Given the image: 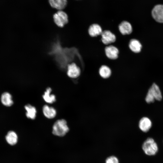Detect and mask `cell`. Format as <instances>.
<instances>
[{"instance_id": "6da1fadb", "label": "cell", "mask_w": 163, "mask_h": 163, "mask_svg": "<svg viewBox=\"0 0 163 163\" xmlns=\"http://www.w3.org/2000/svg\"><path fill=\"white\" fill-rule=\"evenodd\" d=\"M69 130L66 121L64 119H60L56 120L54 123L52 133L55 136L62 137L64 136Z\"/></svg>"}, {"instance_id": "7a4b0ae2", "label": "cell", "mask_w": 163, "mask_h": 163, "mask_svg": "<svg viewBox=\"0 0 163 163\" xmlns=\"http://www.w3.org/2000/svg\"><path fill=\"white\" fill-rule=\"evenodd\" d=\"M142 149L146 154L149 155H155L158 151L156 143L152 138H147L144 142Z\"/></svg>"}, {"instance_id": "3957f363", "label": "cell", "mask_w": 163, "mask_h": 163, "mask_svg": "<svg viewBox=\"0 0 163 163\" xmlns=\"http://www.w3.org/2000/svg\"><path fill=\"white\" fill-rule=\"evenodd\" d=\"M55 24L59 27H63L68 22V17L67 14L62 10H59L53 15Z\"/></svg>"}, {"instance_id": "277c9868", "label": "cell", "mask_w": 163, "mask_h": 163, "mask_svg": "<svg viewBox=\"0 0 163 163\" xmlns=\"http://www.w3.org/2000/svg\"><path fill=\"white\" fill-rule=\"evenodd\" d=\"M66 68L67 75L70 78H76L78 77L81 74L80 68L74 62L69 64Z\"/></svg>"}, {"instance_id": "5b68a950", "label": "cell", "mask_w": 163, "mask_h": 163, "mask_svg": "<svg viewBox=\"0 0 163 163\" xmlns=\"http://www.w3.org/2000/svg\"><path fill=\"white\" fill-rule=\"evenodd\" d=\"M152 15L156 21L160 23H163V5H155L152 10Z\"/></svg>"}, {"instance_id": "8992f818", "label": "cell", "mask_w": 163, "mask_h": 163, "mask_svg": "<svg viewBox=\"0 0 163 163\" xmlns=\"http://www.w3.org/2000/svg\"><path fill=\"white\" fill-rule=\"evenodd\" d=\"M101 35V41L105 45H108L113 43L116 40L115 35L109 30L103 31Z\"/></svg>"}, {"instance_id": "52a82bcc", "label": "cell", "mask_w": 163, "mask_h": 163, "mask_svg": "<svg viewBox=\"0 0 163 163\" xmlns=\"http://www.w3.org/2000/svg\"><path fill=\"white\" fill-rule=\"evenodd\" d=\"M139 126V129L142 132H147L151 128L152 126V122L149 118L147 117H143L140 120Z\"/></svg>"}, {"instance_id": "ba28073f", "label": "cell", "mask_w": 163, "mask_h": 163, "mask_svg": "<svg viewBox=\"0 0 163 163\" xmlns=\"http://www.w3.org/2000/svg\"><path fill=\"white\" fill-rule=\"evenodd\" d=\"M105 50L106 55L108 58L115 59L118 58L119 51L115 46L110 45L106 47Z\"/></svg>"}, {"instance_id": "9c48e42d", "label": "cell", "mask_w": 163, "mask_h": 163, "mask_svg": "<svg viewBox=\"0 0 163 163\" xmlns=\"http://www.w3.org/2000/svg\"><path fill=\"white\" fill-rule=\"evenodd\" d=\"M118 28L120 33L123 35L129 34L132 31L131 25L126 21L122 22L119 25Z\"/></svg>"}, {"instance_id": "30bf717a", "label": "cell", "mask_w": 163, "mask_h": 163, "mask_svg": "<svg viewBox=\"0 0 163 163\" xmlns=\"http://www.w3.org/2000/svg\"><path fill=\"white\" fill-rule=\"evenodd\" d=\"M50 6L59 10H62L66 7L67 0H48Z\"/></svg>"}, {"instance_id": "8fae6325", "label": "cell", "mask_w": 163, "mask_h": 163, "mask_svg": "<svg viewBox=\"0 0 163 163\" xmlns=\"http://www.w3.org/2000/svg\"><path fill=\"white\" fill-rule=\"evenodd\" d=\"M43 112L46 117L50 119L54 118L56 114V109L54 107L47 105H44L43 107Z\"/></svg>"}, {"instance_id": "7c38bea8", "label": "cell", "mask_w": 163, "mask_h": 163, "mask_svg": "<svg viewBox=\"0 0 163 163\" xmlns=\"http://www.w3.org/2000/svg\"><path fill=\"white\" fill-rule=\"evenodd\" d=\"M103 31L101 27L97 24L91 25L89 27L88 32L89 35L92 37H95L101 35Z\"/></svg>"}, {"instance_id": "4fadbf2b", "label": "cell", "mask_w": 163, "mask_h": 163, "mask_svg": "<svg viewBox=\"0 0 163 163\" xmlns=\"http://www.w3.org/2000/svg\"><path fill=\"white\" fill-rule=\"evenodd\" d=\"M149 90L150 91L155 100L160 101L162 99L161 91L158 86L155 83H153Z\"/></svg>"}, {"instance_id": "5bb4252c", "label": "cell", "mask_w": 163, "mask_h": 163, "mask_svg": "<svg viewBox=\"0 0 163 163\" xmlns=\"http://www.w3.org/2000/svg\"><path fill=\"white\" fill-rule=\"evenodd\" d=\"M51 88H48L43 95L44 101L49 104H52L56 101V96L54 94H51Z\"/></svg>"}, {"instance_id": "9a60e30c", "label": "cell", "mask_w": 163, "mask_h": 163, "mask_svg": "<svg viewBox=\"0 0 163 163\" xmlns=\"http://www.w3.org/2000/svg\"><path fill=\"white\" fill-rule=\"evenodd\" d=\"M5 139L7 142L11 145H15L18 142V136L14 131H9L5 136Z\"/></svg>"}, {"instance_id": "2e32d148", "label": "cell", "mask_w": 163, "mask_h": 163, "mask_svg": "<svg viewBox=\"0 0 163 163\" xmlns=\"http://www.w3.org/2000/svg\"><path fill=\"white\" fill-rule=\"evenodd\" d=\"M129 47L133 52L138 53L140 52L142 46L139 40L135 39H132L129 41Z\"/></svg>"}, {"instance_id": "e0dca14e", "label": "cell", "mask_w": 163, "mask_h": 163, "mask_svg": "<svg viewBox=\"0 0 163 163\" xmlns=\"http://www.w3.org/2000/svg\"><path fill=\"white\" fill-rule=\"evenodd\" d=\"M1 101L4 105L7 107L11 106L13 104L11 95L7 92H4L2 94Z\"/></svg>"}, {"instance_id": "ac0fdd59", "label": "cell", "mask_w": 163, "mask_h": 163, "mask_svg": "<svg viewBox=\"0 0 163 163\" xmlns=\"http://www.w3.org/2000/svg\"><path fill=\"white\" fill-rule=\"evenodd\" d=\"M24 108L26 111V115L27 117L32 120L34 119L37 112L36 108L30 104H28L25 106Z\"/></svg>"}, {"instance_id": "d6986e66", "label": "cell", "mask_w": 163, "mask_h": 163, "mask_svg": "<svg viewBox=\"0 0 163 163\" xmlns=\"http://www.w3.org/2000/svg\"><path fill=\"white\" fill-rule=\"evenodd\" d=\"M99 72L101 77L104 78H107L110 76L111 71L108 66L106 65H103L100 68Z\"/></svg>"}, {"instance_id": "ffe728a7", "label": "cell", "mask_w": 163, "mask_h": 163, "mask_svg": "<svg viewBox=\"0 0 163 163\" xmlns=\"http://www.w3.org/2000/svg\"><path fill=\"white\" fill-rule=\"evenodd\" d=\"M155 99L151 92L149 89L146 96L145 98L146 102L148 104L153 103L154 102Z\"/></svg>"}, {"instance_id": "44dd1931", "label": "cell", "mask_w": 163, "mask_h": 163, "mask_svg": "<svg viewBox=\"0 0 163 163\" xmlns=\"http://www.w3.org/2000/svg\"><path fill=\"white\" fill-rule=\"evenodd\" d=\"M105 163H119V161L116 157L112 156L107 158Z\"/></svg>"}]
</instances>
